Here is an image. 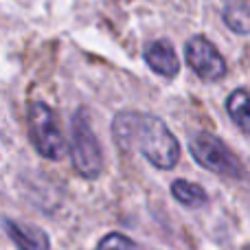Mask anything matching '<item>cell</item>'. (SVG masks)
<instances>
[{
    "label": "cell",
    "instance_id": "cell-1",
    "mask_svg": "<svg viewBox=\"0 0 250 250\" xmlns=\"http://www.w3.org/2000/svg\"><path fill=\"white\" fill-rule=\"evenodd\" d=\"M114 143L123 151H138L158 169H173L180 160V145L163 119L134 110L119 112L112 121Z\"/></svg>",
    "mask_w": 250,
    "mask_h": 250
},
{
    "label": "cell",
    "instance_id": "cell-2",
    "mask_svg": "<svg viewBox=\"0 0 250 250\" xmlns=\"http://www.w3.org/2000/svg\"><path fill=\"white\" fill-rule=\"evenodd\" d=\"M70 160H73V167L79 176L88 178V180H95L101 173L104 167V154H101L99 141H97L95 132L90 127V117H88L86 108H79L73 114V121H70Z\"/></svg>",
    "mask_w": 250,
    "mask_h": 250
},
{
    "label": "cell",
    "instance_id": "cell-3",
    "mask_svg": "<svg viewBox=\"0 0 250 250\" xmlns=\"http://www.w3.org/2000/svg\"><path fill=\"white\" fill-rule=\"evenodd\" d=\"M29 138L35 151L48 160H60L66 154V138L57 123V114L44 101L29 104Z\"/></svg>",
    "mask_w": 250,
    "mask_h": 250
},
{
    "label": "cell",
    "instance_id": "cell-4",
    "mask_svg": "<svg viewBox=\"0 0 250 250\" xmlns=\"http://www.w3.org/2000/svg\"><path fill=\"white\" fill-rule=\"evenodd\" d=\"M189 151L200 167L208 169V171L217 173V176L235 178V180H242L246 176V169L242 167L237 156L220 138L208 132L195 134L189 143Z\"/></svg>",
    "mask_w": 250,
    "mask_h": 250
},
{
    "label": "cell",
    "instance_id": "cell-5",
    "mask_svg": "<svg viewBox=\"0 0 250 250\" xmlns=\"http://www.w3.org/2000/svg\"><path fill=\"white\" fill-rule=\"evenodd\" d=\"M187 64L193 68V73L204 82H217L226 75V62L215 48V44L208 42L204 35H195L187 42Z\"/></svg>",
    "mask_w": 250,
    "mask_h": 250
},
{
    "label": "cell",
    "instance_id": "cell-6",
    "mask_svg": "<svg viewBox=\"0 0 250 250\" xmlns=\"http://www.w3.org/2000/svg\"><path fill=\"white\" fill-rule=\"evenodd\" d=\"M4 233L9 235L13 244L18 246V250H48L51 248V239L44 230H40L38 226H29V224H20L13 222L9 217L0 220Z\"/></svg>",
    "mask_w": 250,
    "mask_h": 250
},
{
    "label": "cell",
    "instance_id": "cell-7",
    "mask_svg": "<svg viewBox=\"0 0 250 250\" xmlns=\"http://www.w3.org/2000/svg\"><path fill=\"white\" fill-rule=\"evenodd\" d=\"M145 62L151 70H156L163 77H176L180 70V60L176 55V48L169 40H154L145 46Z\"/></svg>",
    "mask_w": 250,
    "mask_h": 250
},
{
    "label": "cell",
    "instance_id": "cell-8",
    "mask_svg": "<svg viewBox=\"0 0 250 250\" xmlns=\"http://www.w3.org/2000/svg\"><path fill=\"white\" fill-rule=\"evenodd\" d=\"M226 110H229V117L237 123V127L244 134H250V95L244 88H237L229 95L226 99Z\"/></svg>",
    "mask_w": 250,
    "mask_h": 250
},
{
    "label": "cell",
    "instance_id": "cell-9",
    "mask_svg": "<svg viewBox=\"0 0 250 250\" xmlns=\"http://www.w3.org/2000/svg\"><path fill=\"white\" fill-rule=\"evenodd\" d=\"M171 195L180 204H185V207H189V208H200L208 202L207 191L200 185H195V182H187V180H173Z\"/></svg>",
    "mask_w": 250,
    "mask_h": 250
},
{
    "label": "cell",
    "instance_id": "cell-10",
    "mask_svg": "<svg viewBox=\"0 0 250 250\" xmlns=\"http://www.w3.org/2000/svg\"><path fill=\"white\" fill-rule=\"evenodd\" d=\"M224 22L230 31L250 35V7L242 0H230L224 7Z\"/></svg>",
    "mask_w": 250,
    "mask_h": 250
},
{
    "label": "cell",
    "instance_id": "cell-11",
    "mask_svg": "<svg viewBox=\"0 0 250 250\" xmlns=\"http://www.w3.org/2000/svg\"><path fill=\"white\" fill-rule=\"evenodd\" d=\"M97 250H143L134 239L125 237L121 233H110L99 242Z\"/></svg>",
    "mask_w": 250,
    "mask_h": 250
},
{
    "label": "cell",
    "instance_id": "cell-12",
    "mask_svg": "<svg viewBox=\"0 0 250 250\" xmlns=\"http://www.w3.org/2000/svg\"><path fill=\"white\" fill-rule=\"evenodd\" d=\"M246 250H250V246H248V248H246Z\"/></svg>",
    "mask_w": 250,
    "mask_h": 250
}]
</instances>
